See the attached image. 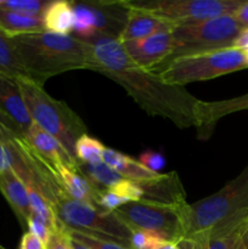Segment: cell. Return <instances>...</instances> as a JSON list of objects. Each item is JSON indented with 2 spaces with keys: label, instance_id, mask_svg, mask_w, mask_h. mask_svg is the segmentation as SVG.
Masks as SVG:
<instances>
[{
  "label": "cell",
  "instance_id": "39",
  "mask_svg": "<svg viewBox=\"0 0 248 249\" xmlns=\"http://www.w3.org/2000/svg\"><path fill=\"white\" fill-rule=\"evenodd\" d=\"M243 51H245L246 58H247V62H248V49H246V50H243Z\"/></svg>",
  "mask_w": 248,
  "mask_h": 249
},
{
  "label": "cell",
  "instance_id": "6",
  "mask_svg": "<svg viewBox=\"0 0 248 249\" xmlns=\"http://www.w3.org/2000/svg\"><path fill=\"white\" fill-rule=\"evenodd\" d=\"M248 68L245 51L237 48L181 56L157 66L156 73L165 84L182 87L194 82L214 79L220 75Z\"/></svg>",
  "mask_w": 248,
  "mask_h": 249
},
{
  "label": "cell",
  "instance_id": "15",
  "mask_svg": "<svg viewBox=\"0 0 248 249\" xmlns=\"http://www.w3.org/2000/svg\"><path fill=\"white\" fill-rule=\"evenodd\" d=\"M126 5L129 7V11L125 26H124L123 31L119 36L121 43L140 40V39L147 38V36L158 33V32L174 29V27L165 23L153 15L138 9V7L130 6L128 1H126Z\"/></svg>",
  "mask_w": 248,
  "mask_h": 249
},
{
  "label": "cell",
  "instance_id": "38",
  "mask_svg": "<svg viewBox=\"0 0 248 249\" xmlns=\"http://www.w3.org/2000/svg\"><path fill=\"white\" fill-rule=\"evenodd\" d=\"M1 125H5V126H7V128H9L6 121H5V119L1 117V114H0V128H1ZM0 140H1V133H0Z\"/></svg>",
  "mask_w": 248,
  "mask_h": 249
},
{
  "label": "cell",
  "instance_id": "14",
  "mask_svg": "<svg viewBox=\"0 0 248 249\" xmlns=\"http://www.w3.org/2000/svg\"><path fill=\"white\" fill-rule=\"evenodd\" d=\"M23 136L39 155L43 156L53 164L65 165L73 170H80V163L72 157L55 138L44 131L34 122Z\"/></svg>",
  "mask_w": 248,
  "mask_h": 249
},
{
  "label": "cell",
  "instance_id": "18",
  "mask_svg": "<svg viewBox=\"0 0 248 249\" xmlns=\"http://www.w3.org/2000/svg\"><path fill=\"white\" fill-rule=\"evenodd\" d=\"M0 29L11 38L45 31L41 17H31L0 10Z\"/></svg>",
  "mask_w": 248,
  "mask_h": 249
},
{
  "label": "cell",
  "instance_id": "36",
  "mask_svg": "<svg viewBox=\"0 0 248 249\" xmlns=\"http://www.w3.org/2000/svg\"><path fill=\"white\" fill-rule=\"evenodd\" d=\"M70 238H71V248H72V249H91V248L88 247V246H85L84 243L79 242L78 240L73 238L71 235H70Z\"/></svg>",
  "mask_w": 248,
  "mask_h": 249
},
{
  "label": "cell",
  "instance_id": "32",
  "mask_svg": "<svg viewBox=\"0 0 248 249\" xmlns=\"http://www.w3.org/2000/svg\"><path fill=\"white\" fill-rule=\"evenodd\" d=\"M233 17L243 28H248V1H245L238 7L237 11L233 14Z\"/></svg>",
  "mask_w": 248,
  "mask_h": 249
},
{
  "label": "cell",
  "instance_id": "9",
  "mask_svg": "<svg viewBox=\"0 0 248 249\" xmlns=\"http://www.w3.org/2000/svg\"><path fill=\"white\" fill-rule=\"evenodd\" d=\"M243 0H136L128 1L172 27L233 15Z\"/></svg>",
  "mask_w": 248,
  "mask_h": 249
},
{
  "label": "cell",
  "instance_id": "16",
  "mask_svg": "<svg viewBox=\"0 0 248 249\" xmlns=\"http://www.w3.org/2000/svg\"><path fill=\"white\" fill-rule=\"evenodd\" d=\"M102 160L114 172L118 173L123 179L131 180V181L145 182L160 177V173L151 172L138 160H134L130 156L124 155L113 148L105 147Z\"/></svg>",
  "mask_w": 248,
  "mask_h": 249
},
{
  "label": "cell",
  "instance_id": "2",
  "mask_svg": "<svg viewBox=\"0 0 248 249\" xmlns=\"http://www.w3.org/2000/svg\"><path fill=\"white\" fill-rule=\"evenodd\" d=\"M0 133L1 138L14 146L23 160L32 181L51 207L60 225L68 230L113 241L130 248L131 230L114 215L113 212H106L71 197L62 186L53 163L39 155L23 135L5 125H1Z\"/></svg>",
  "mask_w": 248,
  "mask_h": 249
},
{
  "label": "cell",
  "instance_id": "23",
  "mask_svg": "<svg viewBox=\"0 0 248 249\" xmlns=\"http://www.w3.org/2000/svg\"><path fill=\"white\" fill-rule=\"evenodd\" d=\"M49 0H0V10L31 17H41Z\"/></svg>",
  "mask_w": 248,
  "mask_h": 249
},
{
  "label": "cell",
  "instance_id": "21",
  "mask_svg": "<svg viewBox=\"0 0 248 249\" xmlns=\"http://www.w3.org/2000/svg\"><path fill=\"white\" fill-rule=\"evenodd\" d=\"M80 170L97 191H105L123 180V178L109 168L104 160L95 164H80Z\"/></svg>",
  "mask_w": 248,
  "mask_h": 249
},
{
  "label": "cell",
  "instance_id": "24",
  "mask_svg": "<svg viewBox=\"0 0 248 249\" xmlns=\"http://www.w3.org/2000/svg\"><path fill=\"white\" fill-rule=\"evenodd\" d=\"M167 241L153 232L143 230H133L130 237L131 249H156L164 245Z\"/></svg>",
  "mask_w": 248,
  "mask_h": 249
},
{
  "label": "cell",
  "instance_id": "10",
  "mask_svg": "<svg viewBox=\"0 0 248 249\" xmlns=\"http://www.w3.org/2000/svg\"><path fill=\"white\" fill-rule=\"evenodd\" d=\"M172 31L158 32L147 38L122 44L126 55L136 66L152 71L164 62L174 51L175 41Z\"/></svg>",
  "mask_w": 248,
  "mask_h": 249
},
{
  "label": "cell",
  "instance_id": "1",
  "mask_svg": "<svg viewBox=\"0 0 248 249\" xmlns=\"http://www.w3.org/2000/svg\"><path fill=\"white\" fill-rule=\"evenodd\" d=\"M90 44L95 72L121 85L143 111L169 119L177 128H196L199 100L185 88L165 84L152 71L136 66L119 39L106 36Z\"/></svg>",
  "mask_w": 248,
  "mask_h": 249
},
{
  "label": "cell",
  "instance_id": "30",
  "mask_svg": "<svg viewBox=\"0 0 248 249\" xmlns=\"http://www.w3.org/2000/svg\"><path fill=\"white\" fill-rule=\"evenodd\" d=\"M12 160H14V156H12L11 148L1 139L0 140V172L10 169L12 167Z\"/></svg>",
  "mask_w": 248,
  "mask_h": 249
},
{
  "label": "cell",
  "instance_id": "34",
  "mask_svg": "<svg viewBox=\"0 0 248 249\" xmlns=\"http://www.w3.org/2000/svg\"><path fill=\"white\" fill-rule=\"evenodd\" d=\"M240 237H241V241H242L243 246H245L246 249H248V216L245 219L242 226H241Z\"/></svg>",
  "mask_w": 248,
  "mask_h": 249
},
{
  "label": "cell",
  "instance_id": "13",
  "mask_svg": "<svg viewBox=\"0 0 248 249\" xmlns=\"http://www.w3.org/2000/svg\"><path fill=\"white\" fill-rule=\"evenodd\" d=\"M0 192L11 207L21 228L24 232H27L28 223L33 216L31 202L26 185L11 168L0 172Z\"/></svg>",
  "mask_w": 248,
  "mask_h": 249
},
{
  "label": "cell",
  "instance_id": "26",
  "mask_svg": "<svg viewBox=\"0 0 248 249\" xmlns=\"http://www.w3.org/2000/svg\"><path fill=\"white\" fill-rule=\"evenodd\" d=\"M112 191L116 192L118 196H121L126 203L130 202H138L143 199V190L138 182L131 181V180L123 179L118 184L111 187Z\"/></svg>",
  "mask_w": 248,
  "mask_h": 249
},
{
  "label": "cell",
  "instance_id": "29",
  "mask_svg": "<svg viewBox=\"0 0 248 249\" xmlns=\"http://www.w3.org/2000/svg\"><path fill=\"white\" fill-rule=\"evenodd\" d=\"M27 231L33 233L34 236H36V237H38L45 246L46 243L49 242V240H50L51 233H53V230H51L44 221L35 218V216H32V219L29 220L28 230Z\"/></svg>",
  "mask_w": 248,
  "mask_h": 249
},
{
  "label": "cell",
  "instance_id": "31",
  "mask_svg": "<svg viewBox=\"0 0 248 249\" xmlns=\"http://www.w3.org/2000/svg\"><path fill=\"white\" fill-rule=\"evenodd\" d=\"M19 249H46L45 245L31 232H24L19 242Z\"/></svg>",
  "mask_w": 248,
  "mask_h": 249
},
{
  "label": "cell",
  "instance_id": "33",
  "mask_svg": "<svg viewBox=\"0 0 248 249\" xmlns=\"http://www.w3.org/2000/svg\"><path fill=\"white\" fill-rule=\"evenodd\" d=\"M233 48L241 49V50L248 49V28H245L241 32L238 38L236 39L235 44H233Z\"/></svg>",
  "mask_w": 248,
  "mask_h": 249
},
{
  "label": "cell",
  "instance_id": "11",
  "mask_svg": "<svg viewBox=\"0 0 248 249\" xmlns=\"http://www.w3.org/2000/svg\"><path fill=\"white\" fill-rule=\"evenodd\" d=\"M0 114L16 133L26 135L32 121L16 80L0 74Z\"/></svg>",
  "mask_w": 248,
  "mask_h": 249
},
{
  "label": "cell",
  "instance_id": "3",
  "mask_svg": "<svg viewBox=\"0 0 248 249\" xmlns=\"http://www.w3.org/2000/svg\"><path fill=\"white\" fill-rule=\"evenodd\" d=\"M12 39L28 78L43 87L49 78L68 71H94L91 44L78 36L43 31Z\"/></svg>",
  "mask_w": 248,
  "mask_h": 249
},
{
  "label": "cell",
  "instance_id": "22",
  "mask_svg": "<svg viewBox=\"0 0 248 249\" xmlns=\"http://www.w3.org/2000/svg\"><path fill=\"white\" fill-rule=\"evenodd\" d=\"M105 146L88 134L80 136L75 142V158L80 164H95L102 162Z\"/></svg>",
  "mask_w": 248,
  "mask_h": 249
},
{
  "label": "cell",
  "instance_id": "37",
  "mask_svg": "<svg viewBox=\"0 0 248 249\" xmlns=\"http://www.w3.org/2000/svg\"><path fill=\"white\" fill-rule=\"evenodd\" d=\"M156 249H180L179 246L177 245V243H173V242H165L164 245L159 246L158 248Z\"/></svg>",
  "mask_w": 248,
  "mask_h": 249
},
{
  "label": "cell",
  "instance_id": "25",
  "mask_svg": "<svg viewBox=\"0 0 248 249\" xmlns=\"http://www.w3.org/2000/svg\"><path fill=\"white\" fill-rule=\"evenodd\" d=\"M68 233H70L73 238L78 240L79 242L84 243L85 246H88V247L91 249H131L121 245V243L113 242V241L109 240H104V238L96 237V236L92 235H88V233L84 232H79V231L68 230Z\"/></svg>",
  "mask_w": 248,
  "mask_h": 249
},
{
  "label": "cell",
  "instance_id": "40",
  "mask_svg": "<svg viewBox=\"0 0 248 249\" xmlns=\"http://www.w3.org/2000/svg\"><path fill=\"white\" fill-rule=\"evenodd\" d=\"M0 249H6V248H4V247H2V246H0Z\"/></svg>",
  "mask_w": 248,
  "mask_h": 249
},
{
  "label": "cell",
  "instance_id": "7",
  "mask_svg": "<svg viewBox=\"0 0 248 249\" xmlns=\"http://www.w3.org/2000/svg\"><path fill=\"white\" fill-rule=\"evenodd\" d=\"M181 204L142 201L130 202L113 212L129 230H143L160 236L167 242L179 243L185 236V209Z\"/></svg>",
  "mask_w": 248,
  "mask_h": 249
},
{
  "label": "cell",
  "instance_id": "35",
  "mask_svg": "<svg viewBox=\"0 0 248 249\" xmlns=\"http://www.w3.org/2000/svg\"><path fill=\"white\" fill-rule=\"evenodd\" d=\"M240 231H241V229H240ZM240 231H238L237 235H236L235 238L232 240V242H231V245H230V247H229V249H246L245 246H243L242 241H241Z\"/></svg>",
  "mask_w": 248,
  "mask_h": 249
},
{
  "label": "cell",
  "instance_id": "5",
  "mask_svg": "<svg viewBox=\"0 0 248 249\" xmlns=\"http://www.w3.org/2000/svg\"><path fill=\"white\" fill-rule=\"evenodd\" d=\"M16 83L21 90L32 121L55 138L63 148L75 158V142L80 136L87 134L84 122L66 102L51 97L44 90L43 85L29 78H19Z\"/></svg>",
  "mask_w": 248,
  "mask_h": 249
},
{
  "label": "cell",
  "instance_id": "4",
  "mask_svg": "<svg viewBox=\"0 0 248 249\" xmlns=\"http://www.w3.org/2000/svg\"><path fill=\"white\" fill-rule=\"evenodd\" d=\"M247 216L248 165L218 192L194 204L187 203L184 238L196 237L226 226L241 224Z\"/></svg>",
  "mask_w": 248,
  "mask_h": 249
},
{
  "label": "cell",
  "instance_id": "28",
  "mask_svg": "<svg viewBox=\"0 0 248 249\" xmlns=\"http://www.w3.org/2000/svg\"><path fill=\"white\" fill-rule=\"evenodd\" d=\"M46 249H72L71 248V238L67 229L61 226L57 230L53 231L50 240L46 243Z\"/></svg>",
  "mask_w": 248,
  "mask_h": 249
},
{
  "label": "cell",
  "instance_id": "20",
  "mask_svg": "<svg viewBox=\"0 0 248 249\" xmlns=\"http://www.w3.org/2000/svg\"><path fill=\"white\" fill-rule=\"evenodd\" d=\"M74 12L73 31L82 40L92 43L96 39V19L88 1H71Z\"/></svg>",
  "mask_w": 248,
  "mask_h": 249
},
{
  "label": "cell",
  "instance_id": "17",
  "mask_svg": "<svg viewBox=\"0 0 248 249\" xmlns=\"http://www.w3.org/2000/svg\"><path fill=\"white\" fill-rule=\"evenodd\" d=\"M41 19L46 32L68 36L73 31L74 22L72 2L66 0L49 1L41 15Z\"/></svg>",
  "mask_w": 248,
  "mask_h": 249
},
{
  "label": "cell",
  "instance_id": "8",
  "mask_svg": "<svg viewBox=\"0 0 248 249\" xmlns=\"http://www.w3.org/2000/svg\"><path fill=\"white\" fill-rule=\"evenodd\" d=\"M243 29L233 15L175 27L172 31L175 49L160 65L181 56L233 48L236 39Z\"/></svg>",
  "mask_w": 248,
  "mask_h": 249
},
{
  "label": "cell",
  "instance_id": "19",
  "mask_svg": "<svg viewBox=\"0 0 248 249\" xmlns=\"http://www.w3.org/2000/svg\"><path fill=\"white\" fill-rule=\"evenodd\" d=\"M0 74L14 80L19 78H28L14 39L5 34L1 29H0Z\"/></svg>",
  "mask_w": 248,
  "mask_h": 249
},
{
  "label": "cell",
  "instance_id": "12",
  "mask_svg": "<svg viewBox=\"0 0 248 249\" xmlns=\"http://www.w3.org/2000/svg\"><path fill=\"white\" fill-rule=\"evenodd\" d=\"M248 109V94L221 101H201L196 108L197 135L201 140H207L212 135L219 119L235 112Z\"/></svg>",
  "mask_w": 248,
  "mask_h": 249
},
{
  "label": "cell",
  "instance_id": "27",
  "mask_svg": "<svg viewBox=\"0 0 248 249\" xmlns=\"http://www.w3.org/2000/svg\"><path fill=\"white\" fill-rule=\"evenodd\" d=\"M139 162L142 165H145L147 169H150L151 172L159 173L160 169L165 167V158L162 153L156 152V151L147 150L145 152H142L139 157Z\"/></svg>",
  "mask_w": 248,
  "mask_h": 249
}]
</instances>
